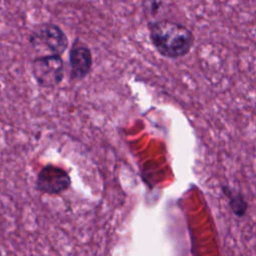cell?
<instances>
[{
	"label": "cell",
	"instance_id": "cell-6",
	"mask_svg": "<svg viewBox=\"0 0 256 256\" xmlns=\"http://www.w3.org/2000/svg\"><path fill=\"white\" fill-rule=\"evenodd\" d=\"M143 13L147 18V22L169 18L174 3L172 0H141Z\"/></svg>",
	"mask_w": 256,
	"mask_h": 256
},
{
	"label": "cell",
	"instance_id": "cell-1",
	"mask_svg": "<svg viewBox=\"0 0 256 256\" xmlns=\"http://www.w3.org/2000/svg\"><path fill=\"white\" fill-rule=\"evenodd\" d=\"M150 41L159 55L167 59L185 57L195 43L193 31L181 21L170 18L147 22Z\"/></svg>",
	"mask_w": 256,
	"mask_h": 256
},
{
	"label": "cell",
	"instance_id": "cell-5",
	"mask_svg": "<svg viewBox=\"0 0 256 256\" xmlns=\"http://www.w3.org/2000/svg\"><path fill=\"white\" fill-rule=\"evenodd\" d=\"M92 68V54L89 47L76 39L69 51V75L73 80L85 78Z\"/></svg>",
	"mask_w": 256,
	"mask_h": 256
},
{
	"label": "cell",
	"instance_id": "cell-4",
	"mask_svg": "<svg viewBox=\"0 0 256 256\" xmlns=\"http://www.w3.org/2000/svg\"><path fill=\"white\" fill-rule=\"evenodd\" d=\"M71 179L68 173L58 166L45 165L37 174L36 187L39 191L49 194H58L70 186Z\"/></svg>",
	"mask_w": 256,
	"mask_h": 256
},
{
	"label": "cell",
	"instance_id": "cell-2",
	"mask_svg": "<svg viewBox=\"0 0 256 256\" xmlns=\"http://www.w3.org/2000/svg\"><path fill=\"white\" fill-rule=\"evenodd\" d=\"M29 43L37 52H44L45 55L61 56L68 47L65 32L51 22H44L35 26L29 36Z\"/></svg>",
	"mask_w": 256,
	"mask_h": 256
},
{
	"label": "cell",
	"instance_id": "cell-3",
	"mask_svg": "<svg viewBox=\"0 0 256 256\" xmlns=\"http://www.w3.org/2000/svg\"><path fill=\"white\" fill-rule=\"evenodd\" d=\"M32 74L39 86L53 88L64 78V62L59 55H40L32 61Z\"/></svg>",
	"mask_w": 256,
	"mask_h": 256
}]
</instances>
